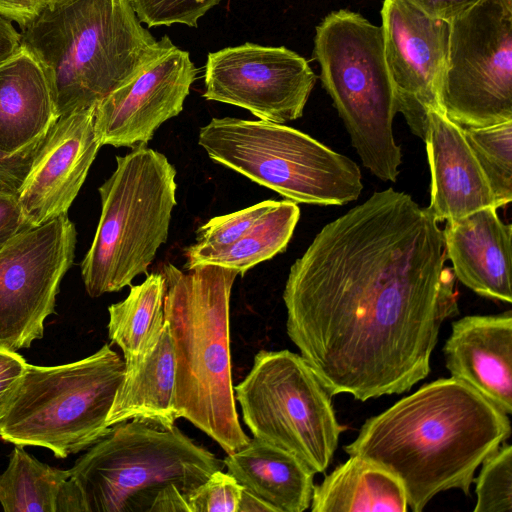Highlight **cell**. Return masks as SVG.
<instances>
[{
	"instance_id": "8992f818",
	"label": "cell",
	"mask_w": 512,
	"mask_h": 512,
	"mask_svg": "<svg viewBox=\"0 0 512 512\" xmlns=\"http://www.w3.org/2000/svg\"><path fill=\"white\" fill-rule=\"evenodd\" d=\"M175 177L167 157L147 145L116 157V169L98 188L101 215L81 264L89 296L120 291L147 273L168 238Z\"/></svg>"
},
{
	"instance_id": "30bf717a",
	"label": "cell",
	"mask_w": 512,
	"mask_h": 512,
	"mask_svg": "<svg viewBox=\"0 0 512 512\" xmlns=\"http://www.w3.org/2000/svg\"><path fill=\"white\" fill-rule=\"evenodd\" d=\"M253 438L280 448L324 473L337 449L341 425L332 395L304 358L289 350H261L234 386Z\"/></svg>"
},
{
	"instance_id": "d6a6232c",
	"label": "cell",
	"mask_w": 512,
	"mask_h": 512,
	"mask_svg": "<svg viewBox=\"0 0 512 512\" xmlns=\"http://www.w3.org/2000/svg\"><path fill=\"white\" fill-rule=\"evenodd\" d=\"M33 225L25 217L16 194L0 190V249Z\"/></svg>"
},
{
	"instance_id": "d6986e66",
	"label": "cell",
	"mask_w": 512,
	"mask_h": 512,
	"mask_svg": "<svg viewBox=\"0 0 512 512\" xmlns=\"http://www.w3.org/2000/svg\"><path fill=\"white\" fill-rule=\"evenodd\" d=\"M496 211L485 207L447 221L442 232L455 278L483 297L511 303L512 226Z\"/></svg>"
},
{
	"instance_id": "ba28073f",
	"label": "cell",
	"mask_w": 512,
	"mask_h": 512,
	"mask_svg": "<svg viewBox=\"0 0 512 512\" xmlns=\"http://www.w3.org/2000/svg\"><path fill=\"white\" fill-rule=\"evenodd\" d=\"M124 371V360L108 344L67 364H27L0 414V437L47 448L57 458L89 448L110 429L106 419Z\"/></svg>"
},
{
	"instance_id": "5b68a950",
	"label": "cell",
	"mask_w": 512,
	"mask_h": 512,
	"mask_svg": "<svg viewBox=\"0 0 512 512\" xmlns=\"http://www.w3.org/2000/svg\"><path fill=\"white\" fill-rule=\"evenodd\" d=\"M224 468L176 425L129 420L111 426L69 471L84 512H189L192 494Z\"/></svg>"
},
{
	"instance_id": "484cf974",
	"label": "cell",
	"mask_w": 512,
	"mask_h": 512,
	"mask_svg": "<svg viewBox=\"0 0 512 512\" xmlns=\"http://www.w3.org/2000/svg\"><path fill=\"white\" fill-rule=\"evenodd\" d=\"M165 277L150 273L128 296L108 307V336L122 351L125 369L140 363L155 347L164 328Z\"/></svg>"
},
{
	"instance_id": "7a4b0ae2",
	"label": "cell",
	"mask_w": 512,
	"mask_h": 512,
	"mask_svg": "<svg viewBox=\"0 0 512 512\" xmlns=\"http://www.w3.org/2000/svg\"><path fill=\"white\" fill-rule=\"evenodd\" d=\"M510 435L506 413L451 377L427 383L368 418L344 451L393 474L408 507L421 512L442 491L468 495L476 469Z\"/></svg>"
},
{
	"instance_id": "603a6c76",
	"label": "cell",
	"mask_w": 512,
	"mask_h": 512,
	"mask_svg": "<svg viewBox=\"0 0 512 512\" xmlns=\"http://www.w3.org/2000/svg\"><path fill=\"white\" fill-rule=\"evenodd\" d=\"M312 512H406L400 481L386 469L359 456L337 466L314 486Z\"/></svg>"
},
{
	"instance_id": "f1b7e54d",
	"label": "cell",
	"mask_w": 512,
	"mask_h": 512,
	"mask_svg": "<svg viewBox=\"0 0 512 512\" xmlns=\"http://www.w3.org/2000/svg\"><path fill=\"white\" fill-rule=\"evenodd\" d=\"M141 23L148 27L184 24L197 27L198 20L221 0H131Z\"/></svg>"
},
{
	"instance_id": "ffe728a7",
	"label": "cell",
	"mask_w": 512,
	"mask_h": 512,
	"mask_svg": "<svg viewBox=\"0 0 512 512\" xmlns=\"http://www.w3.org/2000/svg\"><path fill=\"white\" fill-rule=\"evenodd\" d=\"M58 118L45 71L22 44L0 64V151L15 154L28 148Z\"/></svg>"
},
{
	"instance_id": "7c38bea8",
	"label": "cell",
	"mask_w": 512,
	"mask_h": 512,
	"mask_svg": "<svg viewBox=\"0 0 512 512\" xmlns=\"http://www.w3.org/2000/svg\"><path fill=\"white\" fill-rule=\"evenodd\" d=\"M76 235L66 214L20 232L0 249V347L17 351L43 337L74 260Z\"/></svg>"
},
{
	"instance_id": "9a60e30c",
	"label": "cell",
	"mask_w": 512,
	"mask_h": 512,
	"mask_svg": "<svg viewBox=\"0 0 512 512\" xmlns=\"http://www.w3.org/2000/svg\"><path fill=\"white\" fill-rule=\"evenodd\" d=\"M196 75L189 52L172 43L96 105L94 125L101 146L147 145L164 122L182 111Z\"/></svg>"
},
{
	"instance_id": "9c48e42d",
	"label": "cell",
	"mask_w": 512,
	"mask_h": 512,
	"mask_svg": "<svg viewBox=\"0 0 512 512\" xmlns=\"http://www.w3.org/2000/svg\"><path fill=\"white\" fill-rule=\"evenodd\" d=\"M198 143L212 160L293 202L343 205L363 189L354 161L284 124L212 118Z\"/></svg>"
},
{
	"instance_id": "83f0119b",
	"label": "cell",
	"mask_w": 512,
	"mask_h": 512,
	"mask_svg": "<svg viewBox=\"0 0 512 512\" xmlns=\"http://www.w3.org/2000/svg\"><path fill=\"white\" fill-rule=\"evenodd\" d=\"M481 464L474 512H512V446L504 442Z\"/></svg>"
},
{
	"instance_id": "e0dca14e",
	"label": "cell",
	"mask_w": 512,
	"mask_h": 512,
	"mask_svg": "<svg viewBox=\"0 0 512 512\" xmlns=\"http://www.w3.org/2000/svg\"><path fill=\"white\" fill-rule=\"evenodd\" d=\"M451 377L512 413V313L470 315L452 323L443 348Z\"/></svg>"
},
{
	"instance_id": "d590c367",
	"label": "cell",
	"mask_w": 512,
	"mask_h": 512,
	"mask_svg": "<svg viewBox=\"0 0 512 512\" xmlns=\"http://www.w3.org/2000/svg\"><path fill=\"white\" fill-rule=\"evenodd\" d=\"M44 4V0H0V15L21 28L37 15Z\"/></svg>"
},
{
	"instance_id": "7402d4cb",
	"label": "cell",
	"mask_w": 512,
	"mask_h": 512,
	"mask_svg": "<svg viewBox=\"0 0 512 512\" xmlns=\"http://www.w3.org/2000/svg\"><path fill=\"white\" fill-rule=\"evenodd\" d=\"M175 356L167 321L152 351L136 366L125 369L106 419L111 427L129 420L175 426Z\"/></svg>"
},
{
	"instance_id": "f546056e",
	"label": "cell",
	"mask_w": 512,
	"mask_h": 512,
	"mask_svg": "<svg viewBox=\"0 0 512 512\" xmlns=\"http://www.w3.org/2000/svg\"><path fill=\"white\" fill-rule=\"evenodd\" d=\"M277 201L265 200L245 209L217 216L200 226L196 232L197 245L224 247L238 240Z\"/></svg>"
},
{
	"instance_id": "4dcf8cb0",
	"label": "cell",
	"mask_w": 512,
	"mask_h": 512,
	"mask_svg": "<svg viewBox=\"0 0 512 512\" xmlns=\"http://www.w3.org/2000/svg\"><path fill=\"white\" fill-rule=\"evenodd\" d=\"M243 487L223 470L213 472L189 499V512H237Z\"/></svg>"
},
{
	"instance_id": "5bb4252c",
	"label": "cell",
	"mask_w": 512,
	"mask_h": 512,
	"mask_svg": "<svg viewBox=\"0 0 512 512\" xmlns=\"http://www.w3.org/2000/svg\"><path fill=\"white\" fill-rule=\"evenodd\" d=\"M384 54L397 112L424 138L431 111H442L449 22L431 17L406 0H384L381 9Z\"/></svg>"
},
{
	"instance_id": "6da1fadb",
	"label": "cell",
	"mask_w": 512,
	"mask_h": 512,
	"mask_svg": "<svg viewBox=\"0 0 512 512\" xmlns=\"http://www.w3.org/2000/svg\"><path fill=\"white\" fill-rule=\"evenodd\" d=\"M439 222L392 188L326 224L291 266L286 331L330 394L366 401L427 377L455 275Z\"/></svg>"
},
{
	"instance_id": "cb8c5ba5",
	"label": "cell",
	"mask_w": 512,
	"mask_h": 512,
	"mask_svg": "<svg viewBox=\"0 0 512 512\" xmlns=\"http://www.w3.org/2000/svg\"><path fill=\"white\" fill-rule=\"evenodd\" d=\"M0 504L5 512H84L69 469L44 464L21 445L0 474Z\"/></svg>"
},
{
	"instance_id": "3957f363",
	"label": "cell",
	"mask_w": 512,
	"mask_h": 512,
	"mask_svg": "<svg viewBox=\"0 0 512 512\" xmlns=\"http://www.w3.org/2000/svg\"><path fill=\"white\" fill-rule=\"evenodd\" d=\"M21 37L45 71L58 117L96 106L172 44L142 26L131 0H51Z\"/></svg>"
},
{
	"instance_id": "836d02e7",
	"label": "cell",
	"mask_w": 512,
	"mask_h": 512,
	"mask_svg": "<svg viewBox=\"0 0 512 512\" xmlns=\"http://www.w3.org/2000/svg\"><path fill=\"white\" fill-rule=\"evenodd\" d=\"M27 364L16 351L0 347V414L23 376Z\"/></svg>"
},
{
	"instance_id": "2e32d148",
	"label": "cell",
	"mask_w": 512,
	"mask_h": 512,
	"mask_svg": "<svg viewBox=\"0 0 512 512\" xmlns=\"http://www.w3.org/2000/svg\"><path fill=\"white\" fill-rule=\"evenodd\" d=\"M95 107L62 115L48 130L17 194L33 226L66 215L78 195L101 147Z\"/></svg>"
},
{
	"instance_id": "4fadbf2b",
	"label": "cell",
	"mask_w": 512,
	"mask_h": 512,
	"mask_svg": "<svg viewBox=\"0 0 512 512\" xmlns=\"http://www.w3.org/2000/svg\"><path fill=\"white\" fill-rule=\"evenodd\" d=\"M316 79L296 52L247 42L208 53L203 97L284 124L303 115Z\"/></svg>"
},
{
	"instance_id": "44dd1931",
	"label": "cell",
	"mask_w": 512,
	"mask_h": 512,
	"mask_svg": "<svg viewBox=\"0 0 512 512\" xmlns=\"http://www.w3.org/2000/svg\"><path fill=\"white\" fill-rule=\"evenodd\" d=\"M223 462L243 489L273 512H303L310 507L316 473L296 456L253 438Z\"/></svg>"
},
{
	"instance_id": "d4e9b609",
	"label": "cell",
	"mask_w": 512,
	"mask_h": 512,
	"mask_svg": "<svg viewBox=\"0 0 512 512\" xmlns=\"http://www.w3.org/2000/svg\"><path fill=\"white\" fill-rule=\"evenodd\" d=\"M300 217L291 200L277 201L238 240L218 248L192 244L185 250V268L213 264L244 275L249 269L286 250Z\"/></svg>"
},
{
	"instance_id": "4316f807",
	"label": "cell",
	"mask_w": 512,
	"mask_h": 512,
	"mask_svg": "<svg viewBox=\"0 0 512 512\" xmlns=\"http://www.w3.org/2000/svg\"><path fill=\"white\" fill-rule=\"evenodd\" d=\"M463 129L493 192L496 207L509 204L512 200V121Z\"/></svg>"
},
{
	"instance_id": "52a82bcc",
	"label": "cell",
	"mask_w": 512,
	"mask_h": 512,
	"mask_svg": "<svg viewBox=\"0 0 512 512\" xmlns=\"http://www.w3.org/2000/svg\"><path fill=\"white\" fill-rule=\"evenodd\" d=\"M313 54L364 167L395 182L402 154L393 135L397 107L381 26L346 9L333 11L316 27Z\"/></svg>"
},
{
	"instance_id": "277c9868",
	"label": "cell",
	"mask_w": 512,
	"mask_h": 512,
	"mask_svg": "<svg viewBox=\"0 0 512 512\" xmlns=\"http://www.w3.org/2000/svg\"><path fill=\"white\" fill-rule=\"evenodd\" d=\"M187 270L171 263L161 270L175 356L174 410L231 454L250 440L239 422L231 372L229 308L238 272L213 264Z\"/></svg>"
},
{
	"instance_id": "74e56055",
	"label": "cell",
	"mask_w": 512,
	"mask_h": 512,
	"mask_svg": "<svg viewBox=\"0 0 512 512\" xmlns=\"http://www.w3.org/2000/svg\"><path fill=\"white\" fill-rule=\"evenodd\" d=\"M273 512L272 508L252 494L243 491L237 512Z\"/></svg>"
},
{
	"instance_id": "f35d334b",
	"label": "cell",
	"mask_w": 512,
	"mask_h": 512,
	"mask_svg": "<svg viewBox=\"0 0 512 512\" xmlns=\"http://www.w3.org/2000/svg\"><path fill=\"white\" fill-rule=\"evenodd\" d=\"M49 1H51V0H44V2H45V3H46V2H49Z\"/></svg>"
},
{
	"instance_id": "ac0fdd59",
	"label": "cell",
	"mask_w": 512,
	"mask_h": 512,
	"mask_svg": "<svg viewBox=\"0 0 512 512\" xmlns=\"http://www.w3.org/2000/svg\"><path fill=\"white\" fill-rule=\"evenodd\" d=\"M423 140L431 173L430 204L438 221H452L485 207H496L493 192L464 129L441 111H431Z\"/></svg>"
},
{
	"instance_id": "1f68e13d",
	"label": "cell",
	"mask_w": 512,
	"mask_h": 512,
	"mask_svg": "<svg viewBox=\"0 0 512 512\" xmlns=\"http://www.w3.org/2000/svg\"><path fill=\"white\" fill-rule=\"evenodd\" d=\"M44 138L15 154L0 151V190L18 194Z\"/></svg>"
},
{
	"instance_id": "8fae6325",
	"label": "cell",
	"mask_w": 512,
	"mask_h": 512,
	"mask_svg": "<svg viewBox=\"0 0 512 512\" xmlns=\"http://www.w3.org/2000/svg\"><path fill=\"white\" fill-rule=\"evenodd\" d=\"M440 102L462 128L512 121V0H480L449 21Z\"/></svg>"
},
{
	"instance_id": "e575fe53",
	"label": "cell",
	"mask_w": 512,
	"mask_h": 512,
	"mask_svg": "<svg viewBox=\"0 0 512 512\" xmlns=\"http://www.w3.org/2000/svg\"><path fill=\"white\" fill-rule=\"evenodd\" d=\"M427 15L451 21L480 0H406Z\"/></svg>"
},
{
	"instance_id": "8d00e7d4",
	"label": "cell",
	"mask_w": 512,
	"mask_h": 512,
	"mask_svg": "<svg viewBox=\"0 0 512 512\" xmlns=\"http://www.w3.org/2000/svg\"><path fill=\"white\" fill-rule=\"evenodd\" d=\"M22 46V37L12 21L0 15V64L15 55Z\"/></svg>"
}]
</instances>
